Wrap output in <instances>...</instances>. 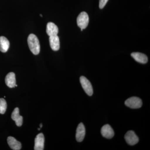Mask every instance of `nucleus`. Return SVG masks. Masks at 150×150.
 Listing matches in <instances>:
<instances>
[{
  "label": "nucleus",
  "mask_w": 150,
  "mask_h": 150,
  "mask_svg": "<svg viewBox=\"0 0 150 150\" xmlns=\"http://www.w3.org/2000/svg\"><path fill=\"white\" fill-rule=\"evenodd\" d=\"M5 82L6 85L10 88L15 87L16 80L14 73L10 72L6 75L5 78Z\"/></svg>",
  "instance_id": "obj_11"
},
{
  "label": "nucleus",
  "mask_w": 150,
  "mask_h": 150,
  "mask_svg": "<svg viewBox=\"0 0 150 150\" xmlns=\"http://www.w3.org/2000/svg\"><path fill=\"white\" fill-rule=\"evenodd\" d=\"M131 56L135 61L141 64H146L148 62L147 56L144 54L139 52H134L131 54Z\"/></svg>",
  "instance_id": "obj_13"
},
{
  "label": "nucleus",
  "mask_w": 150,
  "mask_h": 150,
  "mask_svg": "<svg viewBox=\"0 0 150 150\" xmlns=\"http://www.w3.org/2000/svg\"><path fill=\"white\" fill-rule=\"evenodd\" d=\"M40 129H41V128H42V126H43V125H42V124H40Z\"/></svg>",
  "instance_id": "obj_18"
},
{
  "label": "nucleus",
  "mask_w": 150,
  "mask_h": 150,
  "mask_svg": "<svg viewBox=\"0 0 150 150\" xmlns=\"http://www.w3.org/2000/svg\"><path fill=\"white\" fill-rule=\"evenodd\" d=\"M49 43L51 49L54 51H57L60 48V40L58 35L50 36Z\"/></svg>",
  "instance_id": "obj_12"
},
{
  "label": "nucleus",
  "mask_w": 150,
  "mask_h": 150,
  "mask_svg": "<svg viewBox=\"0 0 150 150\" xmlns=\"http://www.w3.org/2000/svg\"><path fill=\"white\" fill-rule=\"evenodd\" d=\"M101 134L103 137L108 139H111L114 135V131L108 124H106L103 126L101 129Z\"/></svg>",
  "instance_id": "obj_7"
},
{
  "label": "nucleus",
  "mask_w": 150,
  "mask_h": 150,
  "mask_svg": "<svg viewBox=\"0 0 150 150\" xmlns=\"http://www.w3.org/2000/svg\"><path fill=\"white\" fill-rule=\"evenodd\" d=\"M80 81L82 87L86 93L89 96H91L93 94V88L90 81L83 76L80 78Z\"/></svg>",
  "instance_id": "obj_4"
},
{
  "label": "nucleus",
  "mask_w": 150,
  "mask_h": 150,
  "mask_svg": "<svg viewBox=\"0 0 150 150\" xmlns=\"http://www.w3.org/2000/svg\"><path fill=\"white\" fill-rule=\"evenodd\" d=\"M124 138L127 144L131 146L136 145L139 142V137L134 131H128L125 134Z\"/></svg>",
  "instance_id": "obj_5"
},
{
  "label": "nucleus",
  "mask_w": 150,
  "mask_h": 150,
  "mask_svg": "<svg viewBox=\"0 0 150 150\" xmlns=\"http://www.w3.org/2000/svg\"><path fill=\"white\" fill-rule=\"evenodd\" d=\"M86 134V129L83 123H81L78 125L76 132V139L79 142H82L84 139Z\"/></svg>",
  "instance_id": "obj_8"
},
{
  "label": "nucleus",
  "mask_w": 150,
  "mask_h": 150,
  "mask_svg": "<svg viewBox=\"0 0 150 150\" xmlns=\"http://www.w3.org/2000/svg\"><path fill=\"white\" fill-rule=\"evenodd\" d=\"M8 144L10 147L14 150H19L21 149V143L17 141L14 137H9L7 139Z\"/></svg>",
  "instance_id": "obj_14"
},
{
  "label": "nucleus",
  "mask_w": 150,
  "mask_h": 150,
  "mask_svg": "<svg viewBox=\"0 0 150 150\" xmlns=\"http://www.w3.org/2000/svg\"><path fill=\"white\" fill-rule=\"evenodd\" d=\"M10 46L8 40L5 37H0V51L3 53H6L8 50Z\"/></svg>",
  "instance_id": "obj_15"
},
{
  "label": "nucleus",
  "mask_w": 150,
  "mask_h": 150,
  "mask_svg": "<svg viewBox=\"0 0 150 150\" xmlns=\"http://www.w3.org/2000/svg\"><path fill=\"white\" fill-rule=\"evenodd\" d=\"M46 33L49 37L56 35L59 33V28L53 23L49 22L47 23L46 26Z\"/></svg>",
  "instance_id": "obj_9"
},
{
  "label": "nucleus",
  "mask_w": 150,
  "mask_h": 150,
  "mask_svg": "<svg viewBox=\"0 0 150 150\" xmlns=\"http://www.w3.org/2000/svg\"><path fill=\"white\" fill-rule=\"evenodd\" d=\"M77 23L78 26L80 28L81 31L85 29L89 23V17L88 14L85 12L81 13L77 18Z\"/></svg>",
  "instance_id": "obj_2"
},
{
  "label": "nucleus",
  "mask_w": 150,
  "mask_h": 150,
  "mask_svg": "<svg viewBox=\"0 0 150 150\" xmlns=\"http://www.w3.org/2000/svg\"><path fill=\"white\" fill-rule=\"evenodd\" d=\"M11 118L15 121L16 124L18 126H21L23 124V118L22 116L20 115L19 110L18 108H15L11 114Z\"/></svg>",
  "instance_id": "obj_10"
},
{
  "label": "nucleus",
  "mask_w": 150,
  "mask_h": 150,
  "mask_svg": "<svg viewBox=\"0 0 150 150\" xmlns=\"http://www.w3.org/2000/svg\"><path fill=\"white\" fill-rule=\"evenodd\" d=\"M44 142H45V139H44L43 134L42 133L38 134L35 138L34 150H43L44 149Z\"/></svg>",
  "instance_id": "obj_6"
},
{
  "label": "nucleus",
  "mask_w": 150,
  "mask_h": 150,
  "mask_svg": "<svg viewBox=\"0 0 150 150\" xmlns=\"http://www.w3.org/2000/svg\"><path fill=\"white\" fill-rule=\"evenodd\" d=\"M126 106L133 109L140 108L142 106V101L139 98L132 97L126 100L125 102Z\"/></svg>",
  "instance_id": "obj_3"
},
{
  "label": "nucleus",
  "mask_w": 150,
  "mask_h": 150,
  "mask_svg": "<svg viewBox=\"0 0 150 150\" xmlns=\"http://www.w3.org/2000/svg\"><path fill=\"white\" fill-rule=\"evenodd\" d=\"M28 43L30 50L34 55H38L40 51V45L38 38L33 34H30L28 38Z\"/></svg>",
  "instance_id": "obj_1"
},
{
  "label": "nucleus",
  "mask_w": 150,
  "mask_h": 150,
  "mask_svg": "<svg viewBox=\"0 0 150 150\" xmlns=\"http://www.w3.org/2000/svg\"><path fill=\"white\" fill-rule=\"evenodd\" d=\"M7 109V103L4 98H0V113L2 114L5 113Z\"/></svg>",
  "instance_id": "obj_16"
},
{
  "label": "nucleus",
  "mask_w": 150,
  "mask_h": 150,
  "mask_svg": "<svg viewBox=\"0 0 150 150\" xmlns=\"http://www.w3.org/2000/svg\"><path fill=\"white\" fill-rule=\"evenodd\" d=\"M40 16H41V17H42V15H41V14H40Z\"/></svg>",
  "instance_id": "obj_19"
},
{
  "label": "nucleus",
  "mask_w": 150,
  "mask_h": 150,
  "mask_svg": "<svg viewBox=\"0 0 150 150\" xmlns=\"http://www.w3.org/2000/svg\"><path fill=\"white\" fill-rule=\"evenodd\" d=\"M108 0H99V8H100L102 9L104 7L106 4Z\"/></svg>",
  "instance_id": "obj_17"
}]
</instances>
